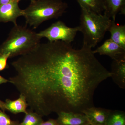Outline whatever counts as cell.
I'll return each instance as SVG.
<instances>
[{
  "instance_id": "cell-1",
  "label": "cell",
  "mask_w": 125,
  "mask_h": 125,
  "mask_svg": "<svg viewBox=\"0 0 125 125\" xmlns=\"http://www.w3.org/2000/svg\"><path fill=\"white\" fill-rule=\"evenodd\" d=\"M93 51L84 45L75 49L62 41L40 43L12 62L15 73L9 82L41 116L82 113L94 106L95 90L111 76Z\"/></svg>"
},
{
  "instance_id": "cell-2",
  "label": "cell",
  "mask_w": 125,
  "mask_h": 125,
  "mask_svg": "<svg viewBox=\"0 0 125 125\" xmlns=\"http://www.w3.org/2000/svg\"><path fill=\"white\" fill-rule=\"evenodd\" d=\"M80 7V24L78 26L83 36V45L92 49L104 38L112 20L105 14L96 13Z\"/></svg>"
},
{
  "instance_id": "cell-3",
  "label": "cell",
  "mask_w": 125,
  "mask_h": 125,
  "mask_svg": "<svg viewBox=\"0 0 125 125\" xmlns=\"http://www.w3.org/2000/svg\"><path fill=\"white\" fill-rule=\"evenodd\" d=\"M68 5L63 0H34L23 10L27 24L36 29L43 22L65 13Z\"/></svg>"
},
{
  "instance_id": "cell-4",
  "label": "cell",
  "mask_w": 125,
  "mask_h": 125,
  "mask_svg": "<svg viewBox=\"0 0 125 125\" xmlns=\"http://www.w3.org/2000/svg\"><path fill=\"white\" fill-rule=\"evenodd\" d=\"M40 39L37 33L26 26L14 25L0 47V55L9 53L10 58L24 55L36 48L40 44Z\"/></svg>"
},
{
  "instance_id": "cell-5",
  "label": "cell",
  "mask_w": 125,
  "mask_h": 125,
  "mask_svg": "<svg viewBox=\"0 0 125 125\" xmlns=\"http://www.w3.org/2000/svg\"><path fill=\"white\" fill-rule=\"evenodd\" d=\"M79 30V26L69 27L62 21H58L37 33V35L41 39L46 38L51 42L62 41L71 43L74 40Z\"/></svg>"
},
{
  "instance_id": "cell-6",
  "label": "cell",
  "mask_w": 125,
  "mask_h": 125,
  "mask_svg": "<svg viewBox=\"0 0 125 125\" xmlns=\"http://www.w3.org/2000/svg\"><path fill=\"white\" fill-rule=\"evenodd\" d=\"M93 52L94 54L108 56L113 60L125 59V49L110 38L105 40L102 45Z\"/></svg>"
},
{
  "instance_id": "cell-7",
  "label": "cell",
  "mask_w": 125,
  "mask_h": 125,
  "mask_svg": "<svg viewBox=\"0 0 125 125\" xmlns=\"http://www.w3.org/2000/svg\"><path fill=\"white\" fill-rule=\"evenodd\" d=\"M19 3H11L0 5V22H11L17 25L18 18L23 16V10L19 6Z\"/></svg>"
},
{
  "instance_id": "cell-8",
  "label": "cell",
  "mask_w": 125,
  "mask_h": 125,
  "mask_svg": "<svg viewBox=\"0 0 125 125\" xmlns=\"http://www.w3.org/2000/svg\"><path fill=\"white\" fill-rule=\"evenodd\" d=\"M111 111L109 109L94 106L84 109L81 113L84 114L90 125H105Z\"/></svg>"
},
{
  "instance_id": "cell-9",
  "label": "cell",
  "mask_w": 125,
  "mask_h": 125,
  "mask_svg": "<svg viewBox=\"0 0 125 125\" xmlns=\"http://www.w3.org/2000/svg\"><path fill=\"white\" fill-rule=\"evenodd\" d=\"M56 120L58 125H88L89 123L84 114L72 112H61L57 113Z\"/></svg>"
},
{
  "instance_id": "cell-10",
  "label": "cell",
  "mask_w": 125,
  "mask_h": 125,
  "mask_svg": "<svg viewBox=\"0 0 125 125\" xmlns=\"http://www.w3.org/2000/svg\"><path fill=\"white\" fill-rule=\"evenodd\" d=\"M104 14L112 20L115 21L117 14L125 15V0H102Z\"/></svg>"
},
{
  "instance_id": "cell-11",
  "label": "cell",
  "mask_w": 125,
  "mask_h": 125,
  "mask_svg": "<svg viewBox=\"0 0 125 125\" xmlns=\"http://www.w3.org/2000/svg\"><path fill=\"white\" fill-rule=\"evenodd\" d=\"M111 78L121 88H125V59L113 60Z\"/></svg>"
},
{
  "instance_id": "cell-12",
  "label": "cell",
  "mask_w": 125,
  "mask_h": 125,
  "mask_svg": "<svg viewBox=\"0 0 125 125\" xmlns=\"http://www.w3.org/2000/svg\"><path fill=\"white\" fill-rule=\"evenodd\" d=\"M108 31L111 34L110 39L125 49V25L116 23L112 20Z\"/></svg>"
},
{
  "instance_id": "cell-13",
  "label": "cell",
  "mask_w": 125,
  "mask_h": 125,
  "mask_svg": "<svg viewBox=\"0 0 125 125\" xmlns=\"http://www.w3.org/2000/svg\"><path fill=\"white\" fill-rule=\"evenodd\" d=\"M5 103L6 110L14 114L21 113L25 114L27 112L26 109L28 106V103L25 97L22 94H20L19 98L14 101L6 99Z\"/></svg>"
},
{
  "instance_id": "cell-14",
  "label": "cell",
  "mask_w": 125,
  "mask_h": 125,
  "mask_svg": "<svg viewBox=\"0 0 125 125\" xmlns=\"http://www.w3.org/2000/svg\"><path fill=\"white\" fill-rule=\"evenodd\" d=\"M80 7L98 14H102L104 8L102 0H76Z\"/></svg>"
},
{
  "instance_id": "cell-15",
  "label": "cell",
  "mask_w": 125,
  "mask_h": 125,
  "mask_svg": "<svg viewBox=\"0 0 125 125\" xmlns=\"http://www.w3.org/2000/svg\"><path fill=\"white\" fill-rule=\"evenodd\" d=\"M105 125H125V112L111 110Z\"/></svg>"
},
{
  "instance_id": "cell-16",
  "label": "cell",
  "mask_w": 125,
  "mask_h": 125,
  "mask_svg": "<svg viewBox=\"0 0 125 125\" xmlns=\"http://www.w3.org/2000/svg\"><path fill=\"white\" fill-rule=\"evenodd\" d=\"M22 122L20 125H39L43 121L42 117L35 112L27 111Z\"/></svg>"
},
{
  "instance_id": "cell-17",
  "label": "cell",
  "mask_w": 125,
  "mask_h": 125,
  "mask_svg": "<svg viewBox=\"0 0 125 125\" xmlns=\"http://www.w3.org/2000/svg\"><path fill=\"white\" fill-rule=\"evenodd\" d=\"M0 125H20V123L12 120L4 112L0 110Z\"/></svg>"
},
{
  "instance_id": "cell-18",
  "label": "cell",
  "mask_w": 125,
  "mask_h": 125,
  "mask_svg": "<svg viewBox=\"0 0 125 125\" xmlns=\"http://www.w3.org/2000/svg\"><path fill=\"white\" fill-rule=\"evenodd\" d=\"M10 54H5L0 55V71L3 70L7 67V60L10 58Z\"/></svg>"
},
{
  "instance_id": "cell-19",
  "label": "cell",
  "mask_w": 125,
  "mask_h": 125,
  "mask_svg": "<svg viewBox=\"0 0 125 125\" xmlns=\"http://www.w3.org/2000/svg\"><path fill=\"white\" fill-rule=\"evenodd\" d=\"M39 125H58L56 120L54 119H50L47 121L44 122L43 121Z\"/></svg>"
},
{
  "instance_id": "cell-20",
  "label": "cell",
  "mask_w": 125,
  "mask_h": 125,
  "mask_svg": "<svg viewBox=\"0 0 125 125\" xmlns=\"http://www.w3.org/2000/svg\"><path fill=\"white\" fill-rule=\"evenodd\" d=\"M20 0H0V5L11 3H19Z\"/></svg>"
},
{
  "instance_id": "cell-21",
  "label": "cell",
  "mask_w": 125,
  "mask_h": 125,
  "mask_svg": "<svg viewBox=\"0 0 125 125\" xmlns=\"http://www.w3.org/2000/svg\"><path fill=\"white\" fill-rule=\"evenodd\" d=\"M9 82V80L6 79H5L4 77L0 75V85L3 83H4Z\"/></svg>"
},
{
  "instance_id": "cell-22",
  "label": "cell",
  "mask_w": 125,
  "mask_h": 125,
  "mask_svg": "<svg viewBox=\"0 0 125 125\" xmlns=\"http://www.w3.org/2000/svg\"><path fill=\"white\" fill-rule=\"evenodd\" d=\"M0 108L2 109L3 111H4L5 110H6L5 102L1 101L0 100Z\"/></svg>"
},
{
  "instance_id": "cell-23",
  "label": "cell",
  "mask_w": 125,
  "mask_h": 125,
  "mask_svg": "<svg viewBox=\"0 0 125 125\" xmlns=\"http://www.w3.org/2000/svg\"><path fill=\"white\" fill-rule=\"evenodd\" d=\"M30 0L31 1H33V0Z\"/></svg>"
},
{
  "instance_id": "cell-24",
  "label": "cell",
  "mask_w": 125,
  "mask_h": 125,
  "mask_svg": "<svg viewBox=\"0 0 125 125\" xmlns=\"http://www.w3.org/2000/svg\"><path fill=\"white\" fill-rule=\"evenodd\" d=\"M88 125H90V124H88Z\"/></svg>"
}]
</instances>
